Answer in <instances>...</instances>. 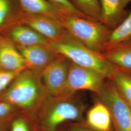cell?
<instances>
[{"label": "cell", "instance_id": "cell-1", "mask_svg": "<svg viewBox=\"0 0 131 131\" xmlns=\"http://www.w3.org/2000/svg\"><path fill=\"white\" fill-rule=\"evenodd\" d=\"M48 47L75 64L98 72L107 79L111 78L116 69L102 54L84 46L66 31L59 39L50 41Z\"/></svg>", "mask_w": 131, "mask_h": 131}, {"label": "cell", "instance_id": "cell-9", "mask_svg": "<svg viewBox=\"0 0 131 131\" xmlns=\"http://www.w3.org/2000/svg\"><path fill=\"white\" fill-rule=\"evenodd\" d=\"M17 47L42 45L48 46L49 41L33 29L20 24H15L3 32Z\"/></svg>", "mask_w": 131, "mask_h": 131}, {"label": "cell", "instance_id": "cell-27", "mask_svg": "<svg viewBox=\"0 0 131 131\" xmlns=\"http://www.w3.org/2000/svg\"><path fill=\"white\" fill-rule=\"evenodd\" d=\"M57 131H63V130H62V129H58V130H57Z\"/></svg>", "mask_w": 131, "mask_h": 131}, {"label": "cell", "instance_id": "cell-22", "mask_svg": "<svg viewBox=\"0 0 131 131\" xmlns=\"http://www.w3.org/2000/svg\"><path fill=\"white\" fill-rule=\"evenodd\" d=\"M21 71H9L0 69V94L5 91Z\"/></svg>", "mask_w": 131, "mask_h": 131}, {"label": "cell", "instance_id": "cell-12", "mask_svg": "<svg viewBox=\"0 0 131 131\" xmlns=\"http://www.w3.org/2000/svg\"><path fill=\"white\" fill-rule=\"evenodd\" d=\"M101 10V23L113 30L125 19L129 13L122 6L121 0H99Z\"/></svg>", "mask_w": 131, "mask_h": 131}, {"label": "cell", "instance_id": "cell-13", "mask_svg": "<svg viewBox=\"0 0 131 131\" xmlns=\"http://www.w3.org/2000/svg\"><path fill=\"white\" fill-rule=\"evenodd\" d=\"M86 124L94 131H113L111 116L107 107L98 101L88 112Z\"/></svg>", "mask_w": 131, "mask_h": 131}, {"label": "cell", "instance_id": "cell-11", "mask_svg": "<svg viewBox=\"0 0 131 131\" xmlns=\"http://www.w3.org/2000/svg\"><path fill=\"white\" fill-rule=\"evenodd\" d=\"M0 39V69L21 71L28 69L25 60L12 42L2 35Z\"/></svg>", "mask_w": 131, "mask_h": 131}, {"label": "cell", "instance_id": "cell-30", "mask_svg": "<svg viewBox=\"0 0 131 131\" xmlns=\"http://www.w3.org/2000/svg\"><path fill=\"white\" fill-rule=\"evenodd\" d=\"M130 70V71H131V70Z\"/></svg>", "mask_w": 131, "mask_h": 131}, {"label": "cell", "instance_id": "cell-19", "mask_svg": "<svg viewBox=\"0 0 131 131\" xmlns=\"http://www.w3.org/2000/svg\"><path fill=\"white\" fill-rule=\"evenodd\" d=\"M80 13L89 19L101 23L102 10L99 0H69Z\"/></svg>", "mask_w": 131, "mask_h": 131}, {"label": "cell", "instance_id": "cell-7", "mask_svg": "<svg viewBox=\"0 0 131 131\" xmlns=\"http://www.w3.org/2000/svg\"><path fill=\"white\" fill-rule=\"evenodd\" d=\"M69 65L66 57L58 54L41 71L42 84L51 98L64 97Z\"/></svg>", "mask_w": 131, "mask_h": 131}, {"label": "cell", "instance_id": "cell-14", "mask_svg": "<svg viewBox=\"0 0 131 131\" xmlns=\"http://www.w3.org/2000/svg\"><path fill=\"white\" fill-rule=\"evenodd\" d=\"M22 13L47 16L60 20L62 14L47 0H17Z\"/></svg>", "mask_w": 131, "mask_h": 131}, {"label": "cell", "instance_id": "cell-17", "mask_svg": "<svg viewBox=\"0 0 131 131\" xmlns=\"http://www.w3.org/2000/svg\"><path fill=\"white\" fill-rule=\"evenodd\" d=\"M21 13L17 0H0V34L18 24Z\"/></svg>", "mask_w": 131, "mask_h": 131}, {"label": "cell", "instance_id": "cell-16", "mask_svg": "<svg viewBox=\"0 0 131 131\" xmlns=\"http://www.w3.org/2000/svg\"><path fill=\"white\" fill-rule=\"evenodd\" d=\"M131 41V9L126 17L116 28L111 30L103 45V52L117 44Z\"/></svg>", "mask_w": 131, "mask_h": 131}, {"label": "cell", "instance_id": "cell-21", "mask_svg": "<svg viewBox=\"0 0 131 131\" xmlns=\"http://www.w3.org/2000/svg\"><path fill=\"white\" fill-rule=\"evenodd\" d=\"M16 107L10 103L0 102V124L4 126L10 121L16 112Z\"/></svg>", "mask_w": 131, "mask_h": 131}, {"label": "cell", "instance_id": "cell-29", "mask_svg": "<svg viewBox=\"0 0 131 131\" xmlns=\"http://www.w3.org/2000/svg\"><path fill=\"white\" fill-rule=\"evenodd\" d=\"M1 34H0V39H1Z\"/></svg>", "mask_w": 131, "mask_h": 131}, {"label": "cell", "instance_id": "cell-4", "mask_svg": "<svg viewBox=\"0 0 131 131\" xmlns=\"http://www.w3.org/2000/svg\"><path fill=\"white\" fill-rule=\"evenodd\" d=\"M70 97L52 98L40 117L39 129L40 131H57L66 122L83 120V106L70 99Z\"/></svg>", "mask_w": 131, "mask_h": 131}, {"label": "cell", "instance_id": "cell-23", "mask_svg": "<svg viewBox=\"0 0 131 131\" xmlns=\"http://www.w3.org/2000/svg\"><path fill=\"white\" fill-rule=\"evenodd\" d=\"M10 131H32L28 121L25 118L19 117L15 118L11 124ZM34 131H37L35 129Z\"/></svg>", "mask_w": 131, "mask_h": 131}, {"label": "cell", "instance_id": "cell-10", "mask_svg": "<svg viewBox=\"0 0 131 131\" xmlns=\"http://www.w3.org/2000/svg\"><path fill=\"white\" fill-rule=\"evenodd\" d=\"M17 48L25 60L28 69L38 72L42 71L58 56L46 46L37 45Z\"/></svg>", "mask_w": 131, "mask_h": 131}, {"label": "cell", "instance_id": "cell-6", "mask_svg": "<svg viewBox=\"0 0 131 131\" xmlns=\"http://www.w3.org/2000/svg\"><path fill=\"white\" fill-rule=\"evenodd\" d=\"M69 62L64 97H71L80 90H89L98 93L107 78L98 72Z\"/></svg>", "mask_w": 131, "mask_h": 131}, {"label": "cell", "instance_id": "cell-26", "mask_svg": "<svg viewBox=\"0 0 131 131\" xmlns=\"http://www.w3.org/2000/svg\"><path fill=\"white\" fill-rule=\"evenodd\" d=\"M0 131H5L4 126L0 124Z\"/></svg>", "mask_w": 131, "mask_h": 131}, {"label": "cell", "instance_id": "cell-24", "mask_svg": "<svg viewBox=\"0 0 131 131\" xmlns=\"http://www.w3.org/2000/svg\"><path fill=\"white\" fill-rule=\"evenodd\" d=\"M68 131H94L82 122L72 123L68 127Z\"/></svg>", "mask_w": 131, "mask_h": 131}, {"label": "cell", "instance_id": "cell-25", "mask_svg": "<svg viewBox=\"0 0 131 131\" xmlns=\"http://www.w3.org/2000/svg\"><path fill=\"white\" fill-rule=\"evenodd\" d=\"M122 4L123 7L125 8L127 5L129 4V3L131 1V0H121Z\"/></svg>", "mask_w": 131, "mask_h": 131}, {"label": "cell", "instance_id": "cell-3", "mask_svg": "<svg viewBox=\"0 0 131 131\" xmlns=\"http://www.w3.org/2000/svg\"><path fill=\"white\" fill-rule=\"evenodd\" d=\"M60 21L71 36L91 50L102 54L111 29L98 21L77 16L62 15Z\"/></svg>", "mask_w": 131, "mask_h": 131}, {"label": "cell", "instance_id": "cell-28", "mask_svg": "<svg viewBox=\"0 0 131 131\" xmlns=\"http://www.w3.org/2000/svg\"><path fill=\"white\" fill-rule=\"evenodd\" d=\"M129 106H130V108H131V105H129Z\"/></svg>", "mask_w": 131, "mask_h": 131}, {"label": "cell", "instance_id": "cell-5", "mask_svg": "<svg viewBox=\"0 0 131 131\" xmlns=\"http://www.w3.org/2000/svg\"><path fill=\"white\" fill-rule=\"evenodd\" d=\"M98 101L107 107L115 131H131V110L117 91L112 80L106 79L98 93Z\"/></svg>", "mask_w": 131, "mask_h": 131}, {"label": "cell", "instance_id": "cell-18", "mask_svg": "<svg viewBox=\"0 0 131 131\" xmlns=\"http://www.w3.org/2000/svg\"><path fill=\"white\" fill-rule=\"evenodd\" d=\"M122 97L131 105V71L116 67L111 79Z\"/></svg>", "mask_w": 131, "mask_h": 131}, {"label": "cell", "instance_id": "cell-2", "mask_svg": "<svg viewBox=\"0 0 131 131\" xmlns=\"http://www.w3.org/2000/svg\"><path fill=\"white\" fill-rule=\"evenodd\" d=\"M39 73L29 69L21 71L5 90L1 101L25 110L37 106L46 92Z\"/></svg>", "mask_w": 131, "mask_h": 131}, {"label": "cell", "instance_id": "cell-20", "mask_svg": "<svg viewBox=\"0 0 131 131\" xmlns=\"http://www.w3.org/2000/svg\"><path fill=\"white\" fill-rule=\"evenodd\" d=\"M47 1L57 8L62 15L77 16L88 18V17H85L83 14H82L79 11L76 9L74 7V6L71 4L69 0Z\"/></svg>", "mask_w": 131, "mask_h": 131}, {"label": "cell", "instance_id": "cell-15", "mask_svg": "<svg viewBox=\"0 0 131 131\" xmlns=\"http://www.w3.org/2000/svg\"><path fill=\"white\" fill-rule=\"evenodd\" d=\"M116 67L131 70V41L117 44L102 53Z\"/></svg>", "mask_w": 131, "mask_h": 131}, {"label": "cell", "instance_id": "cell-8", "mask_svg": "<svg viewBox=\"0 0 131 131\" xmlns=\"http://www.w3.org/2000/svg\"><path fill=\"white\" fill-rule=\"evenodd\" d=\"M18 24L33 29L49 41L59 39L66 32L59 20L42 15L21 13Z\"/></svg>", "mask_w": 131, "mask_h": 131}]
</instances>
